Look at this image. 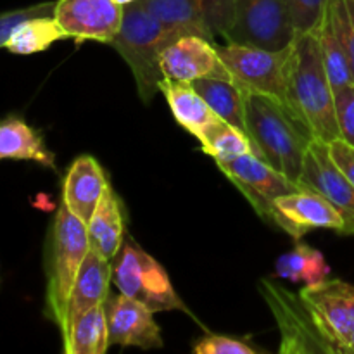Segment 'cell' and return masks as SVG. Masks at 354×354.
<instances>
[{
	"mask_svg": "<svg viewBox=\"0 0 354 354\" xmlns=\"http://www.w3.org/2000/svg\"><path fill=\"white\" fill-rule=\"evenodd\" d=\"M245 128L259 158L294 183L299 182L304 156L315 137L289 104L245 92Z\"/></svg>",
	"mask_w": 354,
	"mask_h": 354,
	"instance_id": "6da1fadb",
	"label": "cell"
},
{
	"mask_svg": "<svg viewBox=\"0 0 354 354\" xmlns=\"http://www.w3.org/2000/svg\"><path fill=\"white\" fill-rule=\"evenodd\" d=\"M286 102L310 128L317 140L330 144L339 137L334 88L322 57L317 31L297 35L287 71Z\"/></svg>",
	"mask_w": 354,
	"mask_h": 354,
	"instance_id": "7a4b0ae2",
	"label": "cell"
},
{
	"mask_svg": "<svg viewBox=\"0 0 354 354\" xmlns=\"http://www.w3.org/2000/svg\"><path fill=\"white\" fill-rule=\"evenodd\" d=\"M183 35L197 33L158 19L138 2L123 7L121 28L111 45L133 73L138 97L144 104L154 100L156 93H159V82L165 78L159 64L162 50Z\"/></svg>",
	"mask_w": 354,
	"mask_h": 354,
	"instance_id": "3957f363",
	"label": "cell"
},
{
	"mask_svg": "<svg viewBox=\"0 0 354 354\" xmlns=\"http://www.w3.org/2000/svg\"><path fill=\"white\" fill-rule=\"evenodd\" d=\"M90 251L88 230L62 203L52 225L47 258L45 315L61 330L66 308L80 268Z\"/></svg>",
	"mask_w": 354,
	"mask_h": 354,
	"instance_id": "277c9868",
	"label": "cell"
},
{
	"mask_svg": "<svg viewBox=\"0 0 354 354\" xmlns=\"http://www.w3.org/2000/svg\"><path fill=\"white\" fill-rule=\"evenodd\" d=\"M113 282L121 294L145 304L154 313L178 310L192 315L173 289L166 270L130 235L124 237L123 248L114 258Z\"/></svg>",
	"mask_w": 354,
	"mask_h": 354,
	"instance_id": "5b68a950",
	"label": "cell"
},
{
	"mask_svg": "<svg viewBox=\"0 0 354 354\" xmlns=\"http://www.w3.org/2000/svg\"><path fill=\"white\" fill-rule=\"evenodd\" d=\"M258 290L279 325L280 353L335 354L299 294L290 292L270 279L259 280Z\"/></svg>",
	"mask_w": 354,
	"mask_h": 354,
	"instance_id": "8992f818",
	"label": "cell"
},
{
	"mask_svg": "<svg viewBox=\"0 0 354 354\" xmlns=\"http://www.w3.org/2000/svg\"><path fill=\"white\" fill-rule=\"evenodd\" d=\"M286 0H235L234 17L223 33L228 44L283 50L296 40Z\"/></svg>",
	"mask_w": 354,
	"mask_h": 354,
	"instance_id": "52a82bcc",
	"label": "cell"
},
{
	"mask_svg": "<svg viewBox=\"0 0 354 354\" xmlns=\"http://www.w3.org/2000/svg\"><path fill=\"white\" fill-rule=\"evenodd\" d=\"M216 50L232 80L245 92L263 93L286 102L287 71L292 45L283 50H266L227 41L225 45H216Z\"/></svg>",
	"mask_w": 354,
	"mask_h": 354,
	"instance_id": "ba28073f",
	"label": "cell"
},
{
	"mask_svg": "<svg viewBox=\"0 0 354 354\" xmlns=\"http://www.w3.org/2000/svg\"><path fill=\"white\" fill-rule=\"evenodd\" d=\"M220 171L244 194L256 213L270 223L275 199L296 192L301 187L256 154L214 159Z\"/></svg>",
	"mask_w": 354,
	"mask_h": 354,
	"instance_id": "9c48e42d",
	"label": "cell"
},
{
	"mask_svg": "<svg viewBox=\"0 0 354 354\" xmlns=\"http://www.w3.org/2000/svg\"><path fill=\"white\" fill-rule=\"evenodd\" d=\"M299 296L335 354H344L346 344L354 334L353 283L327 279L315 286H306L301 289Z\"/></svg>",
	"mask_w": 354,
	"mask_h": 354,
	"instance_id": "30bf717a",
	"label": "cell"
},
{
	"mask_svg": "<svg viewBox=\"0 0 354 354\" xmlns=\"http://www.w3.org/2000/svg\"><path fill=\"white\" fill-rule=\"evenodd\" d=\"M270 223L296 241H301L308 232L317 228L334 230L344 235L348 232V225L341 211L324 196L308 189H299L275 199Z\"/></svg>",
	"mask_w": 354,
	"mask_h": 354,
	"instance_id": "8fae6325",
	"label": "cell"
},
{
	"mask_svg": "<svg viewBox=\"0 0 354 354\" xmlns=\"http://www.w3.org/2000/svg\"><path fill=\"white\" fill-rule=\"evenodd\" d=\"M54 17L69 38L109 44L123 21V7L113 0H57Z\"/></svg>",
	"mask_w": 354,
	"mask_h": 354,
	"instance_id": "7c38bea8",
	"label": "cell"
},
{
	"mask_svg": "<svg viewBox=\"0 0 354 354\" xmlns=\"http://www.w3.org/2000/svg\"><path fill=\"white\" fill-rule=\"evenodd\" d=\"M145 10L175 26L189 28L214 41L227 31L235 10V0H137Z\"/></svg>",
	"mask_w": 354,
	"mask_h": 354,
	"instance_id": "4fadbf2b",
	"label": "cell"
},
{
	"mask_svg": "<svg viewBox=\"0 0 354 354\" xmlns=\"http://www.w3.org/2000/svg\"><path fill=\"white\" fill-rule=\"evenodd\" d=\"M297 185L330 201L344 216L348 225L346 235H354V187L332 159L328 144L317 138L311 142L304 156Z\"/></svg>",
	"mask_w": 354,
	"mask_h": 354,
	"instance_id": "5bb4252c",
	"label": "cell"
},
{
	"mask_svg": "<svg viewBox=\"0 0 354 354\" xmlns=\"http://www.w3.org/2000/svg\"><path fill=\"white\" fill-rule=\"evenodd\" d=\"M165 78L192 83L203 78L232 80L216 44L201 35H183L162 50L159 57Z\"/></svg>",
	"mask_w": 354,
	"mask_h": 354,
	"instance_id": "9a60e30c",
	"label": "cell"
},
{
	"mask_svg": "<svg viewBox=\"0 0 354 354\" xmlns=\"http://www.w3.org/2000/svg\"><path fill=\"white\" fill-rule=\"evenodd\" d=\"M109 344L121 348L159 349L165 346L154 311L145 304L120 294L107 299Z\"/></svg>",
	"mask_w": 354,
	"mask_h": 354,
	"instance_id": "2e32d148",
	"label": "cell"
},
{
	"mask_svg": "<svg viewBox=\"0 0 354 354\" xmlns=\"http://www.w3.org/2000/svg\"><path fill=\"white\" fill-rule=\"evenodd\" d=\"M113 261L102 258L99 252L90 249L80 268L66 308L64 324L61 327V335L64 337L75 320L92 308L104 304L109 299V287L113 282Z\"/></svg>",
	"mask_w": 354,
	"mask_h": 354,
	"instance_id": "e0dca14e",
	"label": "cell"
},
{
	"mask_svg": "<svg viewBox=\"0 0 354 354\" xmlns=\"http://www.w3.org/2000/svg\"><path fill=\"white\" fill-rule=\"evenodd\" d=\"M109 185L100 162L93 156L82 154L71 162L62 182V203L83 223H88Z\"/></svg>",
	"mask_w": 354,
	"mask_h": 354,
	"instance_id": "ac0fdd59",
	"label": "cell"
},
{
	"mask_svg": "<svg viewBox=\"0 0 354 354\" xmlns=\"http://www.w3.org/2000/svg\"><path fill=\"white\" fill-rule=\"evenodd\" d=\"M86 230H88L90 249L99 252L102 258L114 261L118 252L123 248L127 230H124L123 204L111 185L104 190L99 206L86 223Z\"/></svg>",
	"mask_w": 354,
	"mask_h": 354,
	"instance_id": "d6986e66",
	"label": "cell"
},
{
	"mask_svg": "<svg viewBox=\"0 0 354 354\" xmlns=\"http://www.w3.org/2000/svg\"><path fill=\"white\" fill-rule=\"evenodd\" d=\"M31 161L44 168L55 169V156L47 147L44 135L21 116L0 120V161Z\"/></svg>",
	"mask_w": 354,
	"mask_h": 354,
	"instance_id": "ffe728a7",
	"label": "cell"
},
{
	"mask_svg": "<svg viewBox=\"0 0 354 354\" xmlns=\"http://www.w3.org/2000/svg\"><path fill=\"white\" fill-rule=\"evenodd\" d=\"M159 92L165 95L176 123L196 138H199L209 124L220 120L192 83L162 78L159 82Z\"/></svg>",
	"mask_w": 354,
	"mask_h": 354,
	"instance_id": "44dd1931",
	"label": "cell"
},
{
	"mask_svg": "<svg viewBox=\"0 0 354 354\" xmlns=\"http://www.w3.org/2000/svg\"><path fill=\"white\" fill-rule=\"evenodd\" d=\"M192 85L218 118L248 133V128H245V90L242 86H239L234 80L225 78L196 80V82H192Z\"/></svg>",
	"mask_w": 354,
	"mask_h": 354,
	"instance_id": "7402d4cb",
	"label": "cell"
},
{
	"mask_svg": "<svg viewBox=\"0 0 354 354\" xmlns=\"http://www.w3.org/2000/svg\"><path fill=\"white\" fill-rule=\"evenodd\" d=\"M106 303L92 308L75 320L68 334L62 337L66 354H104L109 349Z\"/></svg>",
	"mask_w": 354,
	"mask_h": 354,
	"instance_id": "603a6c76",
	"label": "cell"
},
{
	"mask_svg": "<svg viewBox=\"0 0 354 354\" xmlns=\"http://www.w3.org/2000/svg\"><path fill=\"white\" fill-rule=\"evenodd\" d=\"M273 277L315 286L330 279V266L325 261L324 252L304 242H297L292 251L280 256Z\"/></svg>",
	"mask_w": 354,
	"mask_h": 354,
	"instance_id": "cb8c5ba5",
	"label": "cell"
},
{
	"mask_svg": "<svg viewBox=\"0 0 354 354\" xmlns=\"http://www.w3.org/2000/svg\"><path fill=\"white\" fill-rule=\"evenodd\" d=\"M66 38H69L68 33L62 30L54 16H38L19 24L3 48L10 54L30 55L47 50L55 41Z\"/></svg>",
	"mask_w": 354,
	"mask_h": 354,
	"instance_id": "d4e9b609",
	"label": "cell"
},
{
	"mask_svg": "<svg viewBox=\"0 0 354 354\" xmlns=\"http://www.w3.org/2000/svg\"><path fill=\"white\" fill-rule=\"evenodd\" d=\"M317 37L320 41L322 57H324V64L327 69L328 80L332 83V88L335 90L354 83L344 41H342L341 35H339L337 28H335L330 14H328V9L325 10L320 26L317 28Z\"/></svg>",
	"mask_w": 354,
	"mask_h": 354,
	"instance_id": "484cf974",
	"label": "cell"
},
{
	"mask_svg": "<svg viewBox=\"0 0 354 354\" xmlns=\"http://www.w3.org/2000/svg\"><path fill=\"white\" fill-rule=\"evenodd\" d=\"M197 140H199L204 154L213 159L234 158V156L242 154L258 156V151H256V145L252 144L251 137L244 130L227 123L221 118L214 121L213 124H209Z\"/></svg>",
	"mask_w": 354,
	"mask_h": 354,
	"instance_id": "4316f807",
	"label": "cell"
},
{
	"mask_svg": "<svg viewBox=\"0 0 354 354\" xmlns=\"http://www.w3.org/2000/svg\"><path fill=\"white\" fill-rule=\"evenodd\" d=\"M330 0H286L297 35L311 33L320 26Z\"/></svg>",
	"mask_w": 354,
	"mask_h": 354,
	"instance_id": "83f0119b",
	"label": "cell"
},
{
	"mask_svg": "<svg viewBox=\"0 0 354 354\" xmlns=\"http://www.w3.org/2000/svg\"><path fill=\"white\" fill-rule=\"evenodd\" d=\"M327 9L344 41L354 82V0H330Z\"/></svg>",
	"mask_w": 354,
	"mask_h": 354,
	"instance_id": "f1b7e54d",
	"label": "cell"
},
{
	"mask_svg": "<svg viewBox=\"0 0 354 354\" xmlns=\"http://www.w3.org/2000/svg\"><path fill=\"white\" fill-rule=\"evenodd\" d=\"M54 10L55 2H40L35 3V6L0 12V48L6 47V44L9 41V38L12 37L16 28L19 26V24H23L24 21L38 16H54Z\"/></svg>",
	"mask_w": 354,
	"mask_h": 354,
	"instance_id": "f546056e",
	"label": "cell"
},
{
	"mask_svg": "<svg viewBox=\"0 0 354 354\" xmlns=\"http://www.w3.org/2000/svg\"><path fill=\"white\" fill-rule=\"evenodd\" d=\"M194 353L197 354H259L265 353L263 349L256 348L245 339L228 337V335H206L199 339L194 346Z\"/></svg>",
	"mask_w": 354,
	"mask_h": 354,
	"instance_id": "4dcf8cb0",
	"label": "cell"
},
{
	"mask_svg": "<svg viewBox=\"0 0 354 354\" xmlns=\"http://www.w3.org/2000/svg\"><path fill=\"white\" fill-rule=\"evenodd\" d=\"M339 137L354 145V83L334 90Z\"/></svg>",
	"mask_w": 354,
	"mask_h": 354,
	"instance_id": "1f68e13d",
	"label": "cell"
},
{
	"mask_svg": "<svg viewBox=\"0 0 354 354\" xmlns=\"http://www.w3.org/2000/svg\"><path fill=\"white\" fill-rule=\"evenodd\" d=\"M328 152H330L332 159L339 166V169L344 173L346 178L354 187V145L348 144L342 138H335L328 144Z\"/></svg>",
	"mask_w": 354,
	"mask_h": 354,
	"instance_id": "d6a6232c",
	"label": "cell"
},
{
	"mask_svg": "<svg viewBox=\"0 0 354 354\" xmlns=\"http://www.w3.org/2000/svg\"><path fill=\"white\" fill-rule=\"evenodd\" d=\"M344 354H354V334L351 335V339L348 341V344H346Z\"/></svg>",
	"mask_w": 354,
	"mask_h": 354,
	"instance_id": "836d02e7",
	"label": "cell"
},
{
	"mask_svg": "<svg viewBox=\"0 0 354 354\" xmlns=\"http://www.w3.org/2000/svg\"><path fill=\"white\" fill-rule=\"evenodd\" d=\"M113 2H116V3H118V6L124 7V6H130V3L137 2V0H113Z\"/></svg>",
	"mask_w": 354,
	"mask_h": 354,
	"instance_id": "e575fe53",
	"label": "cell"
}]
</instances>
